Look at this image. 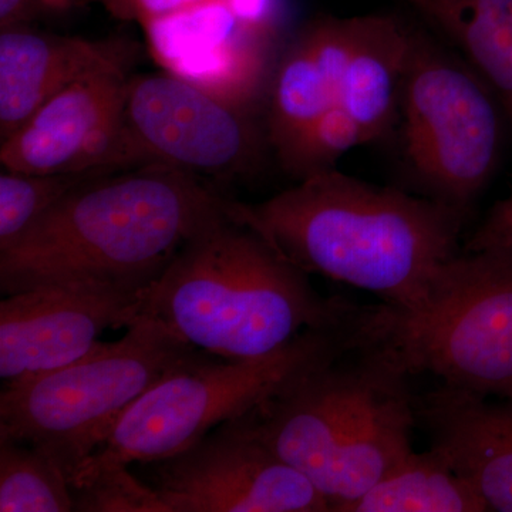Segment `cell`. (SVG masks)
Returning a JSON list of instances; mask_svg holds the SVG:
<instances>
[{
    "mask_svg": "<svg viewBox=\"0 0 512 512\" xmlns=\"http://www.w3.org/2000/svg\"><path fill=\"white\" fill-rule=\"evenodd\" d=\"M416 8L463 49L512 124V0H420Z\"/></svg>",
    "mask_w": 512,
    "mask_h": 512,
    "instance_id": "18",
    "label": "cell"
},
{
    "mask_svg": "<svg viewBox=\"0 0 512 512\" xmlns=\"http://www.w3.org/2000/svg\"><path fill=\"white\" fill-rule=\"evenodd\" d=\"M143 466L170 512L330 511L318 488L259 439L247 416Z\"/></svg>",
    "mask_w": 512,
    "mask_h": 512,
    "instance_id": "10",
    "label": "cell"
},
{
    "mask_svg": "<svg viewBox=\"0 0 512 512\" xmlns=\"http://www.w3.org/2000/svg\"><path fill=\"white\" fill-rule=\"evenodd\" d=\"M339 512H488V507L447 457L430 447L413 451Z\"/></svg>",
    "mask_w": 512,
    "mask_h": 512,
    "instance_id": "19",
    "label": "cell"
},
{
    "mask_svg": "<svg viewBox=\"0 0 512 512\" xmlns=\"http://www.w3.org/2000/svg\"><path fill=\"white\" fill-rule=\"evenodd\" d=\"M66 0H0V29L29 25L33 20L70 8Z\"/></svg>",
    "mask_w": 512,
    "mask_h": 512,
    "instance_id": "26",
    "label": "cell"
},
{
    "mask_svg": "<svg viewBox=\"0 0 512 512\" xmlns=\"http://www.w3.org/2000/svg\"><path fill=\"white\" fill-rule=\"evenodd\" d=\"M141 28L164 72L242 109L254 110L265 99L278 37L239 19L227 0H202Z\"/></svg>",
    "mask_w": 512,
    "mask_h": 512,
    "instance_id": "12",
    "label": "cell"
},
{
    "mask_svg": "<svg viewBox=\"0 0 512 512\" xmlns=\"http://www.w3.org/2000/svg\"><path fill=\"white\" fill-rule=\"evenodd\" d=\"M195 350L137 315L120 340L52 372L3 384L0 441L37 448L72 484L127 410Z\"/></svg>",
    "mask_w": 512,
    "mask_h": 512,
    "instance_id": "7",
    "label": "cell"
},
{
    "mask_svg": "<svg viewBox=\"0 0 512 512\" xmlns=\"http://www.w3.org/2000/svg\"><path fill=\"white\" fill-rule=\"evenodd\" d=\"M363 315L360 306L343 322L303 330L282 348L254 359L195 350L127 410L73 483L100 468L174 456L221 424L254 412L313 370L359 348Z\"/></svg>",
    "mask_w": 512,
    "mask_h": 512,
    "instance_id": "5",
    "label": "cell"
},
{
    "mask_svg": "<svg viewBox=\"0 0 512 512\" xmlns=\"http://www.w3.org/2000/svg\"><path fill=\"white\" fill-rule=\"evenodd\" d=\"M409 377L379 349L360 345L247 419L339 512L413 453L417 419Z\"/></svg>",
    "mask_w": 512,
    "mask_h": 512,
    "instance_id": "4",
    "label": "cell"
},
{
    "mask_svg": "<svg viewBox=\"0 0 512 512\" xmlns=\"http://www.w3.org/2000/svg\"><path fill=\"white\" fill-rule=\"evenodd\" d=\"M271 150L264 124L174 74H131L124 101V170L165 165L205 181L244 180Z\"/></svg>",
    "mask_w": 512,
    "mask_h": 512,
    "instance_id": "9",
    "label": "cell"
},
{
    "mask_svg": "<svg viewBox=\"0 0 512 512\" xmlns=\"http://www.w3.org/2000/svg\"><path fill=\"white\" fill-rule=\"evenodd\" d=\"M114 173L119 170L94 168L74 173L26 174L3 168L0 174V251L9 248L33 222L74 190Z\"/></svg>",
    "mask_w": 512,
    "mask_h": 512,
    "instance_id": "21",
    "label": "cell"
},
{
    "mask_svg": "<svg viewBox=\"0 0 512 512\" xmlns=\"http://www.w3.org/2000/svg\"><path fill=\"white\" fill-rule=\"evenodd\" d=\"M138 49L124 39L56 35L30 25L0 29V140L70 84L107 64L136 60Z\"/></svg>",
    "mask_w": 512,
    "mask_h": 512,
    "instance_id": "16",
    "label": "cell"
},
{
    "mask_svg": "<svg viewBox=\"0 0 512 512\" xmlns=\"http://www.w3.org/2000/svg\"><path fill=\"white\" fill-rule=\"evenodd\" d=\"M365 345L406 375L512 402V244L458 252L416 308H366Z\"/></svg>",
    "mask_w": 512,
    "mask_h": 512,
    "instance_id": "6",
    "label": "cell"
},
{
    "mask_svg": "<svg viewBox=\"0 0 512 512\" xmlns=\"http://www.w3.org/2000/svg\"><path fill=\"white\" fill-rule=\"evenodd\" d=\"M93 2H99L116 19L144 25L150 20L170 15L202 0H93Z\"/></svg>",
    "mask_w": 512,
    "mask_h": 512,
    "instance_id": "25",
    "label": "cell"
},
{
    "mask_svg": "<svg viewBox=\"0 0 512 512\" xmlns=\"http://www.w3.org/2000/svg\"><path fill=\"white\" fill-rule=\"evenodd\" d=\"M239 19L252 28L279 37L281 5L279 0H227Z\"/></svg>",
    "mask_w": 512,
    "mask_h": 512,
    "instance_id": "27",
    "label": "cell"
},
{
    "mask_svg": "<svg viewBox=\"0 0 512 512\" xmlns=\"http://www.w3.org/2000/svg\"><path fill=\"white\" fill-rule=\"evenodd\" d=\"M110 466L87 474L72 484L76 512H170L156 488L128 471Z\"/></svg>",
    "mask_w": 512,
    "mask_h": 512,
    "instance_id": "23",
    "label": "cell"
},
{
    "mask_svg": "<svg viewBox=\"0 0 512 512\" xmlns=\"http://www.w3.org/2000/svg\"><path fill=\"white\" fill-rule=\"evenodd\" d=\"M357 308L320 295L308 272L228 211L177 252L141 295L137 315L211 355L254 359Z\"/></svg>",
    "mask_w": 512,
    "mask_h": 512,
    "instance_id": "3",
    "label": "cell"
},
{
    "mask_svg": "<svg viewBox=\"0 0 512 512\" xmlns=\"http://www.w3.org/2000/svg\"><path fill=\"white\" fill-rule=\"evenodd\" d=\"M0 511H73L72 487L62 468L37 448L0 441Z\"/></svg>",
    "mask_w": 512,
    "mask_h": 512,
    "instance_id": "20",
    "label": "cell"
},
{
    "mask_svg": "<svg viewBox=\"0 0 512 512\" xmlns=\"http://www.w3.org/2000/svg\"><path fill=\"white\" fill-rule=\"evenodd\" d=\"M512 244V194L491 208L480 227L468 238L463 251L503 247Z\"/></svg>",
    "mask_w": 512,
    "mask_h": 512,
    "instance_id": "24",
    "label": "cell"
},
{
    "mask_svg": "<svg viewBox=\"0 0 512 512\" xmlns=\"http://www.w3.org/2000/svg\"><path fill=\"white\" fill-rule=\"evenodd\" d=\"M430 447L476 488L488 512H512V402L441 384L414 396Z\"/></svg>",
    "mask_w": 512,
    "mask_h": 512,
    "instance_id": "15",
    "label": "cell"
},
{
    "mask_svg": "<svg viewBox=\"0 0 512 512\" xmlns=\"http://www.w3.org/2000/svg\"><path fill=\"white\" fill-rule=\"evenodd\" d=\"M231 198L165 165L82 185L0 251V291L37 286H148L177 252L228 214Z\"/></svg>",
    "mask_w": 512,
    "mask_h": 512,
    "instance_id": "2",
    "label": "cell"
},
{
    "mask_svg": "<svg viewBox=\"0 0 512 512\" xmlns=\"http://www.w3.org/2000/svg\"><path fill=\"white\" fill-rule=\"evenodd\" d=\"M410 40L412 30L393 16H362L336 106L359 124L369 143L390 130L400 107Z\"/></svg>",
    "mask_w": 512,
    "mask_h": 512,
    "instance_id": "17",
    "label": "cell"
},
{
    "mask_svg": "<svg viewBox=\"0 0 512 512\" xmlns=\"http://www.w3.org/2000/svg\"><path fill=\"white\" fill-rule=\"evenodd\" d=\"M400 110L423 197L467 214L500 160L504 111L470 63L412 32Z\"/></svg>",
    "mask_w": 512,
    "mask_h": 512,
    "instance_id": "8",
    "label": "cell"
},
{
    "mask_svg": "<svg viewBox=\"0 0 512 512\" xmlns=\"http://www.w3.org/2000/svg\"><path fill=\"white\" fill-rule=\"evenodd\" d=\"M409 2L412 3V5L416 6L419 0H409Z\"/></svg>",
    "mask_w": 512,
    "mask_h": 512,
    "instance_id": "29",
    "label": "cell"
},
{
    "mask_svg": "<svg viewBox=\"0 0 512 512\" xmlns=\"http://www.w3.org/2000/svg\"><path fill=\"white\" fill-rule=\"evenodd\" d=\"M362 16L318 18L276 57L265 94L264 126L281 163L299 138L338 104L340 83L359 39Z\"/></svg>",
    "mask_w": 512,
    "mask_h": 512,
    "instance_id": "14",
    "label": "cell"
},
{
    "mask_svg": "<svg viewBox=\"0 0 512 512\" xmlns=\"http://www.w3.org/2000/svg\"><path fill=\"white\" fill-rule=\"evenodd\" d=\"M66 2H69L70 5H73V3H76V2H84V0H66Z\"/></svg>",
    "mask_w": 512,
    "mask_h": 512,
    "instance_id": "28",
    "label": "cell"
},
{
    "mask_svg": "<svg viewBox=\"0 0 512 512\" xmlns=\"http://www.w3.org/2000/svg\"><path fill=\"white\" fill-rule=\"evenodd\" d=\"M134 60L107 64L47 101L0 146L5 170L26 174L123 171L124 101Z\"/></svg>",
    "mask_w": 512,
    "mask_h": 512,
    "instance_id": "13",
    "label": "cell"
},
{
    "mask_svg": "<svg viewBox=\"0 0 512 512\" xmlns=\"http://www.w3.org/2000/svg\"><path fill=\"white\" fill-rule=\"evenodd\" d=\"M150 286V285H148ZM148 286H37L0 301V379L22 382L83 359L106 330L127 328Z\"/></svg>",
    "mask_w": 512,
    "mask_h": 512,
    "instance_id": "11",
    "label": "cell"
},
{
    "mask_svg": "<svg viewBox=\"0 0 512 512\" xmlns=\"http://www.w3.org/2000/svg\"><path fill=\"white\" fill-rule=\"evenodd\" d=\"M232 217L302 271L373 293L397 309L419 306L458 254L466 214L335 168L261 202L229 200Z\"/></svg>",
    "mask_w": 512,
    "mask_h": 512,
    "instance_id": "1",
    "label": "cell"
},
{
    "mask_svg": "<svg viewBox=\"0 0 512 512\" xmlns=\"http://www.w3.org/2000/svg\"><path fill=\"white\" fill-rule=\"evenodd\" d=\"M369 143L360 128L342 107H332L289 151L279 163L286 174L301 181L309 175L330 170L343 154Z\"/></svg>",
    "mask_w": 512,
    "mask_h": 512,
    "instance_id": "22",
    "label": "cell"
}]
</instances>
